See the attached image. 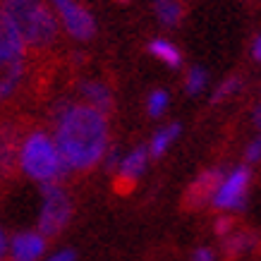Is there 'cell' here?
<instances>
[{"mask_svg": "<svg viewBox=\"0 0 261 261\" xmlns=\"http://www.w3.org/2000/svg\"><path fill=\"white\" fill-rule=\"evenodd\" d=\"M5 252H8V240H5V232L0 230V261H5Z\"/></svg>", "mask_w": 261, "mask_h": 261, "instance_id": "24", "label": "cell"}, {"mask_svg": "<svg viewBox=\"0 0 261 261\" xmlns=\"http://www.w3.org/2000/svg\"><path fill=\"white\" fill-rule=\"evenodd\" d=\"M168 108V94L166 91H161V89H156V91H151L149 94V101H146V111H149L151 118H159V115H163Z\"/></svg>", "mask_w": 261, "mask_h": 261, "instance_id": "17", "label": "cell"}, {"mask_svg": "<svg viewBox=\"0 0 261 261\" xmlns=\"http://www.w3.org/2000/svg\"><path fill=\"white\" fill-rule=\"evenodd\" d=\"M256 245V235L249 230H232L230 235L223 238V256L228 261L240 259L242 254H247Z\"/></svg>", "mask_w": 261, "mask_h": 261, "instance_id": "12", "label": "cell"}, {"mask_svg": "<svg viewBox=\"0 0 261 261\" xmlns=\"http://www.w3.org/2000/svg\"><path fill=\"white\" fill-rule=\"evenodd\" d=\"M238 89H240V80H238V77H228V80L223 82L221 87L214 91V103L223 101V98H230V96L235 94Z\"/></svg>", "mask_w": 261, "mask_h": 261, "instance_id": "19", "label": "cell"}, {"mask_svg": "<svg viewBox=\"0 0 261 261\" xmlns=\"http://www.w3.org/2000/svg\"><path fill=\"white\" fill-rule=\"evenodd\" d=\"M19 168L41 185H58L67 173L56 139H50V135H46L43 129H34L22 139Z\"/></svg>", "mask_w": 261, "mask_h": 261, "instance_id": "3", "label": "cell"}, {"mask_svg": "<svg viewBox=\"0 0 261 261\" xmlns=\"http://www.w3.org/2000/svg\"><path fill=\"white\" fill-rule=\"evenodd\" d=\"M27 74V46L0 8V101L17 94Z\"/></svg>", "mask_w": 261, "mask_h": 261, "instance_id": "4", "label": "cell"}, {"mask_svg": "<svg viewBox=\"0 0 261 261\" xmlns=\"http://www.w3.org/2000/svg\"><path fill=\"white\" fill-rule=\"evenodd\" d=\"M245 159H247V163H256V161L261 159V135L256 137V139H254L249 146H247Z\"/></svg>", "mask_w": 261, "mask_h": 261, "instance_id": "20", "label": "cell"}, {"mask_svg": "<svg viewBox=\"0 0 261 261\" xmlns=\"http://www.w3.org/2000/svg\"><path fill=\"white\" fill-rule=\"evenodd\" d=\"M43 252H46V238L41 232H19L10 242L12 261H36Z\"/></svg>", "mask_w": 261, "mask_h": 261, "instance_id": "11", "label": "cell"}, {"mask_svg": "<svg viewBox=\"0 0 261 261\" xmlns=\"http://www.w3.org/2000/svg\"><path fill=\"white\" fill-rule=\"evenodd\" d=\"M149 53L153 58H159L161 63H166L168 67H177V65L182 63V56H180V50H177V46H173V43L166 41V39H153L151 41Z\"/></svg>", "mask_w": 261, "mask_h": 261, "instance_id": "15", "label": "cell"}, {"mask_svg": "<svg viewBox=\"0 0 261 261\" xmlns=\"http://www.w3.org/2000/svg\"><path fill=\"white\" fill-rule=\"evenodd\" d=\"M19 129L15 125H3L0 127V177L8 180L17 173L19 168Z\"/></svg>", "mask_w": 261, "mask_h": 261, "instance_id": "9", "label": "cell"}, {"mask_svg": "<svg viewBox=\"0 0 261 261\" xmlns=\"http://www.w3.org/2000/svg\"><path fill=\"white\" fill-rule=\"evenodd\" d=\"M53 129L67 170H91L108 151V115L84 101L58 103Z\"/></svg>", "mask_w": 261, "mask_h": 261, "instance_id": "1", "label": "cell"}, {"mask_svg": "<svg viewBox=\"0 0 261 261\" xmlns=\"http://www.w3.org/2000/svg\"><path fill=\"white\" fill-rule=\"evenodd\" d=\"M223 177L225 175L218 168H211V170H204L201 175H197V180L192 182L190 187H187V192H185V208L197 211V208L206 206L208 201H214Z\"/></svg>", "mask_w": 261, "mask_h": 261, "instance_id": "8", "label": "cell"}, {"mask_svg": "<svg viewBox=\"0 0 261 261\" xmlns=\"http://www.w3.org/2000/svg\"><path fill=\"white\" fill-rule=\"evenodd\" d=\"M153 12L163 27H177L185 15V5L182 0H153Z\"/></svg>", "mask_w": 261, "mask_h": 261, "instance_id": "14", "label": "cell"}, {"mask_svg": "<svg viewBox=\"0 0 261 261\" xmlns=\"http://www.w3.org/2000/svg\"><path fill=\"white\" fill-rule=\"evenodd\" d=\"M50 5L58 10V15L63 19L65 29L72 39L89 41L96 34V22L80 0H50Z\"/></svg>", "mask_w": 261, "mask_h": 261, "instance_id": "7", "label": "cell"}, {"mask_svg": "<svg viewBox=\"0 0 261 261\" xmlns=\"http://www.w3.org/2000/svg\"><path fill=\"white\" fill-rule=\"evenodd\" d=\"M27 48H48L58 39V19L53 17L46 0H0Z\"/></svg>", "mask_w": 261, "mask_h": 261, "instance_id": "2", "label": "cell"}, {"mask_svg": "<svg viewBox=\"0 0 261 261\" xmlns=\"http://www.w3.org/2000/svg\"><path fill=\"white\" fill-rule=\"evenodd\" d=\"M254 122H256V125L261 127V106L256 108V113H254Z\"/></svg>", "mask_w": 261, "mask_h": 261, "instance_id": "26", "label": "cell"}, {"mask_svg": "<svg viewBox=\"0 0 261 261\" xmlns=\"http://www.w3.org/2000/svg\"><path fill=\"white\" fill-rule=\"evenodd\" d=\"M146 163H149V146H137L135 151H129L118 166V177H115L118 192L132 190L135 182L139 180V175L144 173Z\"/></svg>", "mask_w": 261, "mask_h": 261, "instance_id": "10", "label": "cell"}, {"mask_svg": "<svg viewBox=\"0 0 261 261\" xmlns=\"http://www.w3.org/2000/svg\"><path fill=\"white\" fill-rule=\"evenodd\" d=\"M249 182H252V170L247 166H238L232 173L223 177L221 187L214 197V206L221 211H240L247 204L249 194Z\"/></svg>", "mask_w": 261, "mask_h": 261, "instance_id": "6", "label": "cell"}, {"mask_svg": "<svg viewBox=\"0 0 261 261\" xmlns=\"http://www.w3.org/2000/svg\"><path fill=\"white\" fill-rule=\"evenodd\" d=\"M216 232H218L221 238L230 235V232H232V221H230V218H221V221L216 223Z\"/></svg>", "mask_w": 261, "mask_h": 261, "instance_id": "21", "label": "cell"}, {"mask_svg": "<svg viewBox=\"0 0 261 261\" xmlns=\"http://www.w3.org/2000/svg\"><path fill=\"white\" fill-rule=\"evenodd\" d=\"M192 261H214V252L208 247H201V249L192 254Z\"/></svg>", "mask_w": 261, "mask_h": 261, "instance_id": "22", "label": "cell"}, {"mask_svg": "<svg viewBox=\"0 0 261 261\" xmlns=\"http://www.w3.org/2000/svg\"><path fill=\"white\" fill-rule=\"evenodd\" d=\"M252 50H254V58H256V60H261V36L254 41V48H252Z\"/></svg>", "mask_w": 261, "mask_h": 261, "instance_id": "25", "label": "cell"}, {"mask_svg": "<svg viewBox=\"0 0 261 261\" xmlns=\"http://www.w3.org/2000/svg\"><path fill=\"white\" fill-rule=\"evenodd\" d=\"M43 204L39 216V232L43 238H56L72 218V201L60 185H43Z\"/></svg>", "mask_w": 261, "mask_h": 261, "instance_id": "5", "label": "cell"}, {"mask_svg": "<svg viewBox=\"0 0 261 261\" xmlns=\"http://www.w3.org/2000/svg\"><path fill=\"white\" fill-rule=\"evenodd\" d=\"M177 135H180V125H168L163 127V129H159L156 135H153V139H151L149 144V156H153V159H159V156H163L168 151V146L177 139Z\"/></svg>", "mask_w": 261, "mask_h": 261, "instance_id": "16", "label": "cell"}, {"mask_svg": "<svg viewBox=\"0 0 261 261\" xmlns=\"http://www.w3.org/2000/svg\"><path fill=\"white\" fill-rule=\"evenodd\" d=\"M80 91L84 96V103L94 106L96 111L106 113V115L113 111V91L103 82H84L80 87Z\"/></svg>", "mask_w": 261, "mask_h": 261, "instance_id": "13", "label": "cell"}, {"mask_svg": "<svg viewBox=\"0 0 261 261\" xmlns=\"http://www.w3.org/2000/svg\"><path fill=\"white\" fill-rule=\"evenodd\" d=\"M204 87H206V72L201 67H192L190 74H187V82H185L187 94H199Z\"/></svg>", "mask_w": 261, "mask_h": 261, "instance_id": "18", "label": "cell"}, {"mask_svg": "<svg viewBox=\"0 0 261 261\" xmlns=\"http://www.w3.org/2000/svg\"><path fill=\"white\" fill-rule=\"evenodd\" d=\"M74 259H77V254L72 249H63V252H56L48 261H74Z\"/></svg>", "mask_w": 261, "mask_h": 261, "instance_id": "23", "label": "cell"}]
</instances>
